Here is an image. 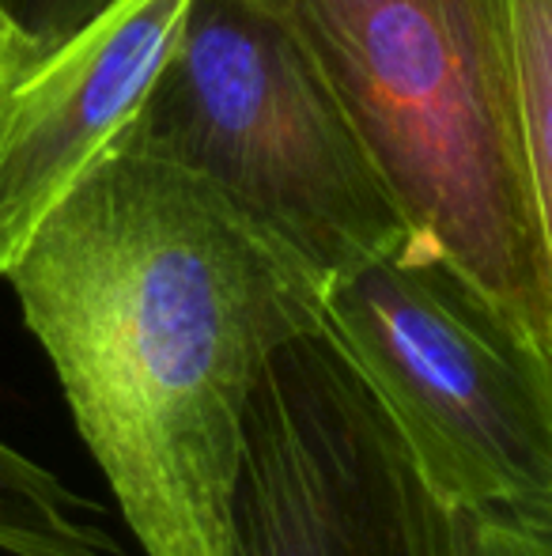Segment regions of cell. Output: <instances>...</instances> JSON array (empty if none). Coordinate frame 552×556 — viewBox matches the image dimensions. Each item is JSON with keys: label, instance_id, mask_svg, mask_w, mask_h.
<instances>
[{"label": "cell", "instance_id": "6da1fadb", "mask_svg": "<svg viewBox=\"0 0 552 556\" xmlns=\"http://www.w3.org/2000/svg\"><path fill=\"white\" fill-rule=\"evenodd\" d=\"M4 280L144 556H231L254 390L322 292L208 182L121 148Z\"/></svg>", "mask_w": 552, "mask_h": 556}, {"label": "cell", "instance_id": "8992f818", "mask_svg": "<svg viewBox=\"0 0 552 556\" xmlns=\"http://www.w3.org/2000/svg\"><path fill=\"white\" fill-rule=\"evenodd\" d=\"M185 8L190 0H121L53 53L0 76V277L129 129Z\"/></svg>", "mask_w": 552, "mask_h": 556}, {"label": "cell", "instance_id": "7a4b0ae2", "mask_svg": "<svg viewBox=\"0 0 552 556\" xmlns=\"http://www.w3.org/2000/svg\"><path fill=\"white\" fill-rule=\"evenodd\" d=\"M307 46L409 231L552 356L503 0H261Z\"/></svg>", "mask_w": 552, "mask_h": 556}, {"label": "cell", "instance_id": "5b68a950", "mask_svg": "<svg viewBox=\"0 0 552 556\" xmlns=\"http://www.w3.org/2000/svg\"><path fill=\"white\" fill-rule=\"evenodd\" d=\"M231 556H454L450 507L322 326L254 390Z\"/></svg>", "mask_w": 552, "mask_h": 556}, {"label": "cell", "instance_id": "9c48e42d", "mask_svg": "<svg viewBox=\"0 0 552 556\" xmlns=\"http://www.w3.org/2000/svg\"><path fill=\"white\" fill-rule=\"evenodd\" d=\"M454 556H552V507L450 511Z\"/></svg>", "mask_w": 552, "mask_h": 556}, {"label": "cell", "instance_id": "30bf717a", "mask_svg": "<svg viewBox=\"0 0 552 556\" xmlns=\"http://www.w3.org/2000/svg\"><path fill=\"white\" fill-rule=\"evenodd\" d=\"M114 4L121 0H0V20L12 35V68L53 53Z\"/></svg>", "mask_w": 552, "mask_h": 556}, {"label": "cell", "instance_id": "52a82bcc", "mask_svg": "<svg viewBox=\"0 0 552 556\" xmlns=\"http://www.w3.org/2000/svg\"><path fill=\"white\" fill-rule=\"evenodd\" d=\"M518 155L552 295V0H503Z\"/></svg>", "mask_w": 552, "mask_h": 556}, {"label": "cell", "instance_id": "3957f363", "mask_svg": "<svg viewBox=\"0 0 552 556\" xmlns=\"http://www.w3.org/2000/svg\"><path fill=\"white\" fill-rule=\"evenodd\" d=\"M114 148L208 182L318 292L413 235L333 84L261 0H190Z\"/></svg>", "mask_w": 552, "mask_h": 556}, {"label": "cell", "instance_id": "8fae6325", "mask_svg": "<svg viewBox=\"0 0 552 556\" xmlns=\"http://www.w3.org/2000/svg\"><path fill=\"white\" fill-rule=\"evenodd\" d=\"M12 68V35H8L4 20H0V76Z\"/></svg>", "mask_w": 552, "mask_h": 556}, {"label": "cell", "instance_id": "277c9868", "mask_svg": "<svg viewBox=\"0 0 552 556\" xmlns=\"http://www.w3.org/2000/svg\"><path fill=\"white\" fill-rule=\"evenodd\" d=\"M322 330L450 511L552 507V356L432 242L333 277Z\"/></svg>", "mask_w": 552, "mask_h": 556}, {"label": "cell", "instance_id": "ba28073f", "mask_svg": "<svg viewBox=\"0 0 552 556\" xmlns=\"http://www.w3.org/2000/svg\"><path fill=\"white\" fill-rule=\"evenodd\" d=\"M0 553L121 556L91 507L46 466L0 440Z\"/></svg>", "mask_w": 552, "mask_h": 556}]
</instances>
